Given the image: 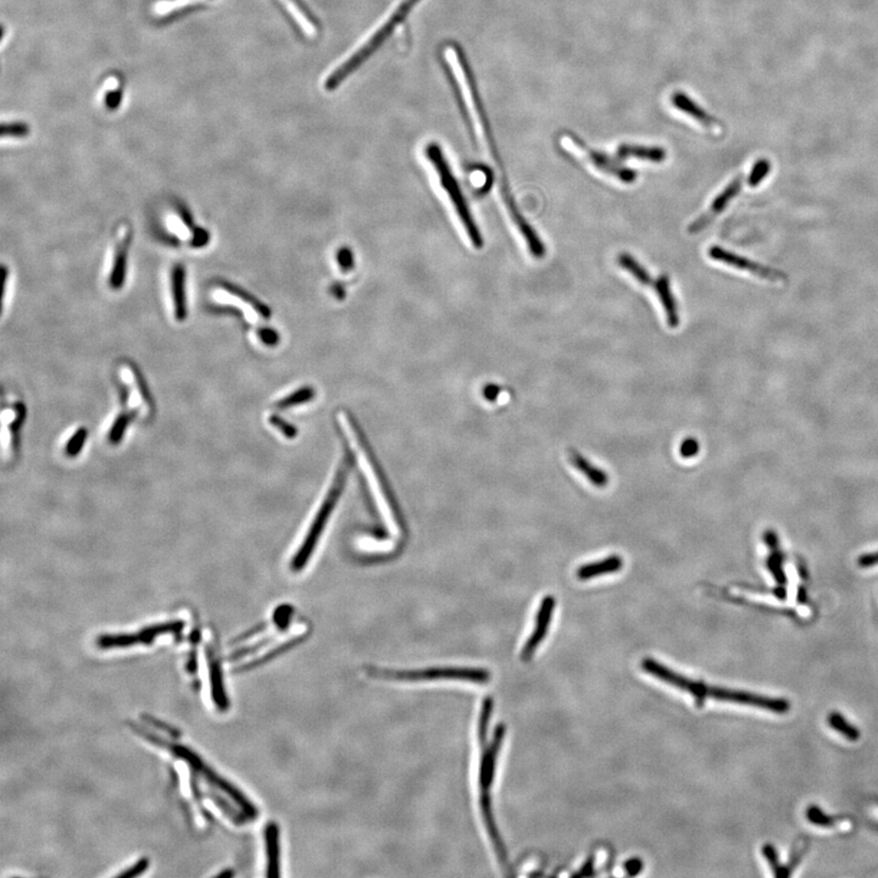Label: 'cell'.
<instances>
[{
	"label": "cell",
	"mask_w": 878,
	"mask_h": 878,
	"mask_svg": "<svg viewBox=\"0 0 878 878\" xmlns=\"http://www.w3.org/2000/svg\"><path fill=\"white\" fill-rule=\"evenodd\" d=\"M131 419H132V416L128 415V414H121L116 419V421L111 427V431L109 433L110 442L113 443V444H117V443L121 442V438L124 436L126 427L128 426Z\"/></svg>",
	"instance_id": "cell-32"
},
{
	"label": "cell",
	"mask_w": 878,
	"mask_h": 878,
	"mask_svg": "<svg viewBox=\"0 0 878 878\" xmlns=\"http://www.w3.org/2000/svg\"><path fill=\"white\" fill-rule=\"evenodd\" d=\"M707 698H712L718 702L734 703L739 705L764 709L774 714H787L792 707L790 702L783 698L759 696L750 691H734L720 687L707 686Z\"/></svg>",
	"instance_id": "cell-8"
},
{
	"label": "cell",
	"mask_w": 878,
	"mask_h": 878,
	"mask_svg": "<svg viewBox=\"0 0 878 878\" xmlns=\"http://www.w3.org/2000/svg\"><path fill=\"white\" fill-rule=\"evenodd\" d=\"M555 604V598L553 597V595H546V597L543 598L540 610L535 615V629L532 631L530 638L527 640L525 647L522 648V651H521V659L522 660H530L531 658L535 654V650L538 649L542 640L546 638V633H548L549 627H551V618H553Z\"/></svg>",
	"instance_id": "cell-12"
},
{
	"label": "cell",
	"mask_w": 878,
	"mask_h": 878,
	"mask_svg": "<svg viewBox=\"0 0 878 878\" xmlns=\"http://www.w3.org/2000/svg\"><path fill=\"white\" fill-rule=\"evenodd\" d=\"M742 189V177L738 176L736 180H733L732 182L728 183L727 187L723 189V192L720 193L712 203V207L707 210V213L702 215L700 218H696L694 222H691L688 227V232L691 234L698 233L703 229H707L709 225L716 218L717 215L723 213L725 209L727 208L728 203L732 202L734 198L737 197L738 193Z\"/></svg>",
	"instance_id": "cell-15"
},
{
	"label": "cell",
	"mask_w": 878,
	"mask_h": 878,
	"mask_svg": "<svg viewBox=\"0 0 878 878\" xmlns=\"http://www.w3.org/2000/svg\"><path fill=\"white\" fill-rule=\"evenodd\" d=\"M479 806H481V812L484 817V825L488 831L490 841L493 844L494 850L497 852L499 857V861L502 863L503 868L508 866V855H506V849L504 847V843L502 841V837L499 834L498 827L494 820L493 811H492V803H490V795L489 792H481L479 796Z\"/></svg>",
	"instance_id": "cell-17"
},
{
	"label": "cell",
	"mask_w": 878,
	"mask_h": 878,
	"mask_svg": "<svg viewBox=\"0 0 878 878\" xmlns=\"http://www.w3.org/2000/svg\"><path fill=\"white\" fill-rule=\"evenodd\" d=\"M709 256L712 260L723 263L725 265L731 266L737 270L747 271L752 275L756 276L759 278L766 280L771 282H785L787 281V275L785 272L780 270H776L772 267L760 265L755 261L749 260L747 258L739 256V255L731 253L728 250L723 249L721 247H712L709 249Z\"/></svg>",
	"instance_id": "cell-11"
},
{
	"label": "cell",
	"mask_w": 878,
	"mask_h": 878,
	"mask_svg": "<svg viewBox=\"0 0 878 878\" xmlns=\"http://www.w3.org/2000/svg\"><path fill=\"white\" fill-rule=\"evenodd\" d=\"M771 171V162L767 159H760L754 164L748 177L749 187L756 188L764 181Z\"/></svg>",
	"instance_id": "cell-29"
},
{
	"label": "cell",
	"mask_w": 878,
	"mask_h": 878,
	"mask_svg": "<svg viewBox=\"0 0 878 878\" xmlns=\"http://www.w3.org/2000/svg\"><path fill=\"white\" fill-rule=\"evenodd\" d=\"M314 395H315V390L310 388V387H304V388H300V390H296L292 394L287 395L286 398H283V399L278 401L276 406H278L281 409H287V408H292V406L299 405V404L310 401L312 398H314Z\"/></svg>",
	"instance_id": "cell-27"
},
{
	"label": "cell",
	"mask_w": 878,
	"mask_h": 878,
	"mask_svg": "<svg viewBox=\"0 0 878 878\" xmlns=\"http://www.w3.org/2000/svg\"><path fill=\"white\" fill-rule=\"evenodd\" d=\"M162 224L165 237L177 245L198 249L208 245L210 239L208 231L195 226L191 213L180 205L172 207L164 213Z\"/></svg>",
	"instance_id": "cell-6"
},
{
	"label": "cell",
	"mask_w": 878,
	"mask_h": 878,
	"mask_svg": "<svg viewBox=\"0 0 878 878\" xmlns=\"http://www.w3.org/2000/svg\"><path fill=\"white\" fill-rule=\"evenodd\" d=\"M258 336L260 338L263 343L266 344V345H270V347L277 345L278 342H280L278 333L276 332L275 330H271V328H260L258 331Z\"/></svg>",
	"instance_id": "cell-36"
},
{
	"label": "cell",
	"mask_w": 878,
	"mask_h": 878,
	"mask_svg": "<svg viewBox=\"0 0 878 878\" xmlns=\"http://www.w3.org/2000/svg\"><path fill=\"white\" fill-rule=\"evenodd\" d=\"M640 667L647 674H649L650 676H653L655 678L665 682L667 685L675 687L680 691L688 693L689 696H691V698H694L696 705H699V707H703L704 702L707 699V685H704L702 682L689 680L685 676L680 675L675 671L671 670L669 667L661 665L659 661L647 658V659H643L642 662H640Z\"/></svg>",
	"instance_id": "cell-9"
},
{
	"label": "cell",
	"mask_w": 878,
	"mask_h": 878,
	"mask_svg": "<svg viewBox=\"0 0 878 878\" xmlns=\"http://www.w3.org/2000/svg\"><path fill=\"white\" fill-rule=\"evenodd\" d=\"M656 294L660 299L661 305L665 310L666 321L671 328H676L680 325V316L677 310L675 296L670 288V280L667 276H660L653 285Z\"/></svg>",
	"instance_id": "cell-21"
},
{
	"label": "cell",
	"mask_w": 878,
	"mask_h": 878,
	"mask_svg": "<svg viewBox=\"0 0 878 878\" xmlns=\"http://www.w3.org/2000/svg\"><path fill=\"white\" fill-rule=\"evenodd\" d=\"M170 296H171L172 312L178 323H182L188 316L187 294H186V270L182 264H175L170 276Z\"/></svg>",
	"instance_id": "cell-16"
},
{
	"label": "cell",
	"mask_w": 878,
	"mask_h": 878,
	"mask_svg": "<svg viewBox=\"0 0 878 878\" xmlns=\"http://www.w3.org/2000/svg\"><path fill=\"white\" fill-rule=\"evenodd\" d=\"M332 292L333 293H334V296H337L338 299H342V298H343L344 296L343 287L339 286V285H336V286H333Z\"/></svg>",
	"instance_id": "cell-41"
},
{
	"label": "cell",
	"mask_w": 878,
	"mask_h": 878,
	"mask_svg": "<svg viewBox=\"0 0 878 878\" xmlns=\"http://www.w3.org/2000/svg\"><path fill=\"white\" fill-rule=\"evenodd\" d=\"M132 243V229L128 224H121L115 233L114 249L111 256L108 285L113 291L121 289L126 281L128 250Z\"/></svg>",
	"instance_id": "cell-10"
},
{
	"label": "cell",
	"mask_w": 878,
	"mask_h": 878,
	"mask_svg": "<svg viewBox=\"0 0 878 878\" xmlns=\"http://www.w3.org/2000/svg\"><path fill=\"white\" fill-rule=\"evenodd\" d=\"M338 422L341 423V426L343 427L347 439L353 446L354 452L360 461V465H363L364 468L365 476L369 482L374 499L379 505L381 514L383 516V520L387 525L390 526V531L395 535H403L405 526H404L401 511L395 502L394 495L392 493L390 484L383 476V473L374 457V452L370 449L369 443L366 441L364 433L360 431L353 416L349 415L347 411L339 412Z\"/></svg>",
	"instance_id": "cell-1"
},
{
	"label": "cell",
	"mask_w": 878,
	"mask_h": 878,
	"mask_svg": "<svg viewBox=\"0 0 878 878\" xmlns=\"http://www.w3.org/2000/svg\"><path fill=\"white\" fill-rule=\"evenodd\" d=\"M672 104L675 105L677 109L685 113V114L691 116V119L698 121L700 125H704L707 128H715L718 122L712 117V115L707 114L705 110L702 109L696 102H693L687 94L677 92L671 97Z\"/></svg>",
	"instance_id": "cell-22"
},
{
	"label": "cell",
	"mask_w": 878,
	"mask_h": 878,
	"mask_svg": "<svg viewBox=\"0 0 878 878\" xmlns=\"http://www.w3.org/2000/svg\"><path fill=\"white\" fill-rule=\"evenodd\" d=\"M267 877H280V827L270 822L265 828Z\"/></svg>",
	"instance_id": "cell-20"
},
{
	"label": "cell",
	"mask_w": 878,
	"mask_h": 878,
	"mask_svg": "<svg viewBox=\"0 0 878 878\" xmlns=\"http://www.w3.org/2000/svg\"><path fill=\"white\" fill-rule=\"evenodd\" d=\"M269 421H270L272 426H275L276 428H277L278 431L281 432L282 435L287 437V438H293V437L296 436V428L292 426V425H289V423H287L286 421L281 420L280 417H277V416L275 415L271 416Z\"/></svg>",
	"instance_id": "cell-34"
},
{
	"label": "cell",
	"mask_w": 878,
	"mask_h": 878,
	"mask_svg": "<svg viewBox=\"0 0 878 878\" xmlns=\"http://www.w3.org/2000/svg\"><path fill=\"white\" fill-rule=\"evenodd\" d=\"M421 0H404L399 4L392 12V15L388 16V19L372 33V36L368 38L366 42L363 43L352 55L347 57V60H344L333 73L328 75L325 81V89L328 92L336 90L352 75L356 73L387 42V39L394 33L395 30L405 21L406 17L410 15L412 9Z\"/></svg>",
	"instance_id": "cell-2"
},
{
	"label": "cell",
	"mask_w": 878,
	"mask_h": 878,
	"mask_svg": "<svg viewBox=\"0 0 878 878\" xmlns=\"http://www.w3.org/2000/svg\"><path fill=\"white\" fill-rule=\"evenodd\" d=\"M366 672L374 678L393 680V681L455 680V681L486 683L490 680L489 671L481 667H428L421 670H390V669H380V667H368Z\"/></svg>",
	"instance_id": "cell-5"
},
{
	"label": "cell",
	"mask_w": 878,
	"mask_h": 878,
	"mask_svg": "<svg viewBox=\"0 0 878 878\" xmlns=\"http://www.w3.org/2000/svg\"><path fill=\"white\" fill-rule=\"evenodd\" d=\"M337 260L342 270L349 271L354 267L353 253L348 248H343L338 251Z\"/></svg>",
	"instance_id": "cell-35"
},
{
	"label": "cell",
	"mask_w": 878,
	"mask_h": 878,
	"mask_svg": "<svg viewBox=\"0 0 878 878\" xmlns=\"http://www.w3.org/2000/svg\"><path fill=\"white\" fill-rule=\"evenodd\" d=\"M146 868H148V860H142L140 863H135L132 868H127L125 872L119 873V877H135L146 871Z\"/></svg>",
	"instance_id": "cell-37"
},
{
	"label": "cell",
	"mask_w": 878,
	"mask_h": 878,
	"mask_svg": "<svg viewBox=\"0 0 878 878\" xmlns=\"http://www.w3.org/2000/svg\"><path fill=\"white\" fill-rule=\"evenodd\" d=\"M569 461L571 463L572 466L576 468L577 471L582 473L588 481L595 486L598 488H604L609 484V475L603 471L602 468H598L595 465H593L588 459L583 457L582 454L577 452L576 449H570L569 450Z\"/></svg>",
	"instance_id": "cell-19"
},
{
	"label": "cell",
	"mask_w": 878,
	"mask_h": 878,
	"mask_svg": "<svg viewBox=\"0 0 878 878\" xmlns=\"http://www.w3.org/2000/svg\"><path fill=\"white\" fill-rule=\"evenodd\" d=\"M484 397H486V399L494 401L497 399V398H498V395L500 394V388H499L498 385H487V387L484 388Z\"/></svg>",
	"instance_id": "cell-40"
},
{
	"label": "cell",
	"mask_w": 878,
	"mask_h": 878,
	"mask_svg": "<svg viewBox=\"0 0 878 878\" xmlns=\"http://www.w3.org/2000/svg\"><path fill=\"white\" fill-rule=\"evenodd\" d=\"M350 465H352V459L348 454L345 452V455L342 457L341 463L338 465L337 471L333 476V481L331 486L328 487V490L323 497V503L318 506L316 513L314 515L312 524L309 525L304 540L299 548L296 549L294 555L292 557L291 570L294 572L302 571L303 569H305L307 562L312 557V554L316 548L317 543L320 541V537L323 535L325 527L327 525L330 516L333 513V510L337 505L338 500L341 494L343 493L344 487L347 484V478H348L349 471H350Z\"/></svg>",
	"instance_id": "cell-3"
},
{
	"label": "cell",
	"mask_w": 878,
	"mask_h": 878,
	"mask_svg": "<svg viewBox=\"0 0 878 878\" xmlns=\"http://www.w3.org/2000/svg\"><path fill=\"white\" fill-rule=\"evenodd\" d=\"M643 868V863L638 857H633L624 863V871L629 876H636L642 871Z\"/></svg>",
	"instance_id": "cell-38"
},
{
	"label": "cell",
	"mask_w": 878,
	"mask_h": 878,
	"mask_svg": "<svg viewBox=\"0 0 878 878\" xmlns=\"http://www.w3.org/2000/svg\"><path fill=\"white\" fill-rule=\"evenodd\" d=\"M87 436H88V432H87V430H86L84 427L79 428V430H78V431L76 432L73 437H71V439L68 441V444H66V447H65V452H66V455L71 457L78 455V454L81 452V450H82V448H84L86 439H87Z\"/></svg>",
	"instance_id": "cell-30"
},
{
	"label": "cell",
	"mask_w": 878,
	"mask_h": 878,
	"mask_svg": "<svg viewBox=\"0 0 878 878\" xmlns=\"http://www.w3.org/2000/svg\"><path fill=\"white\" fill-rule=\"evenodd\" d=\"M699 449H700L699 442L696 441V438L687 437L680 444V455L682 457H685V459H691V457H696V454L699 452Z\"/></svg>",
	"instance_id": "cell-33"
},
{
	"label": "cell",
	"mask_w": 878,
	"mask_h": 878,
	"mask_svg": "<svg viewBox=\"0 0 878 878\" xmlns=\"http://www.w3.org/2000/svg\"><path fill=\"white\" fill-rule=\"evenodd\" d=\"M761 852H763L765 860L767 861L770 868L772 870L774 877H782V868H783V866H782V863L779 860V852H777V849H776L774 844H770V843L765 844Z\"/></svg>",
	"instance_id": "cell-31"
},
{
	"label": "cell",
	"mask_w": 878,
	"mask_h": 878,
	"mask_svg": "<svg viewBox=\"0 0 878 878\" xmlns=\"http://www.w3.org/2000/svg\"><path fill=\"white\" fill-rule=\"evenodd\" d=\"M618 265L622 269L629 271L631 275L633 276L637 281L640 282L642 286H653L654 282L651 281L648 271L645 270L643 266L640 265L638 261L634 259L633 256L622 253L618 256Z\"/></svg>",
	"instance_id": "cell-26"
},
{
	"label": "cell",
	"mask_w": 878,
	"mask_h": 878,
	"mask_svg": "<svg viewBox=\"0 0 878 878\" xmlns=\"http://www.w3.org/2000/svg\"><path fill=\"white\" fill-rule=\"evenodd\" d=\"M827 725L850 742H857L861 737L860 729H857L854 725L849 723L841 712H830L827 715Z\"/></svg>",
	"instance_id": "cell-25"
},
{
	"label": "cell",
	"mask_w": 878,
	"mask_h": 878,
	"mask_svg": "<svg viewBox=\"0 0 878 878\" xmlns=\"http://www.w3.org/2000/svg\"><path fill=\"white\" fill-rule=\"evenodd\" d=\"M618 156L621 159H640L645 162H662L666 159L665 149L660 146H618Z\"/></svg>",
	"instance_id": "cell-24"
},
{
	"label": "cell",
	"mask_w": 878,
	"mask_h": 878,
	"mask_svg": "<svg viewBox=\"0 0 878 878\" xmlns=\"http://www.w3.org/2000/svg\"><path fill=\"white\" fill-rule=\"evenodd\" d=\"M425 153H426L427 159L432 162V165L438 173V178L442 183V187L447 192L448 197L450 198L457 216L461 220L471 243L476 249H481L484 247V237L473 220V213L470 211L468 202L464 197L463 191L460 188V184L457 183V178L454 176L441 146L436 143H430L427 144Z\"/></svg>",
	"instance_id": "cell-4"
},
{
	"label": "cell",
	"mask_w": 878,
	"mask_h": 878,
	"mask_svg": "<svg viewBox=\"0 0 878 878\" xmlns=\"http://www.w3.org/2000/svg\"><path fill=\"white\" fill-rule=\"evenodd\" d=\"M571 141L573 144L582 151L584 155L587 156L589 162H592L594 167H597L598 170L609 173L611 176L616 177L620 181L624 183H632L637 178V172L627 169V167L621 166L618 162H615L610 156L605 155L600 151H593L587 144H584L580 138H577L575 135H572Z\"/></svg>",
	"instance_id": "cell-13"
},
{
	"label": "cell",
	"mask_w": 878,
	"mask_h": 878,
	"mask_svg": "<svg viewBox=\"0 0 878 878\" xmlns=\"http://www.w3.org/2000/svg\"><path fill=\"white\" fill-rule=\"evenodd\" d=\"M859 564H860V566L861 567L877 566L878 551H875V553H870V554H866V555L861 556V557H860V560H859Z\"/></svg>",
	"instance_id": "cell-39"
},
{
	"label": "cell",
	"mask_w": 878,
	"mask_h": 878,
	"mask_svg": "<svg viewBox=\"0 0 878 878\" xmlns=\"http://www.w3.org/2000/svg\"><path fill=\"white\" fill-rule=\"evenodd\" d=\"M210 299L215 307L224 309V310L225 309L234 310V312H237L242 316H245L243 307H245L253 309L259 314V316L265 320L271 317L270 307L266 304L260 302L256 296L250 294L245 289L229 285L227 282H221L215 285L210 292Z\"/></svg>",
	"instance_id": "cell-7"
},
{
	"label": "cell",
	"mask_w": 878,
	"mask_h": 878,
	"mask_svg": "<svg viewBox=\"0 0 878 878\" xmlns=\"http://www.w3.org/2000/svg\"><path fill=\"white\" fill-rule=\"evenodd\" d=\"M492 712H493V699L492 698H486L484 704H482L481 715H479V723H478V737H479V741L482 743H484L486 739H487Z\"/></svg>",
	"instance_id": "cell-28"
},
{
	"label": "cell",
	"mask_w": 878,
	"mask_h": 878,
	"mask_svg": "<svg viewBox=\"0 0 878 878\" xmlns=\"http://www.w3.org/2000/svg\"><path fill=\"white\" fill-rule=\"evenodd\" d=\"M622 567H624V559L621 556L610 555L602 560L584 564L582 566L578 567L576 572L577 578L581 581H588L603 575L615 573L622 570Z\"/></svg>",
	"instance_id": "cell-18"
},
{
	"label": "cell",
	"mask_w": 878,
	"mask_h": 878,
	"mask_svg": "<svg viewBox=\"0 0 878 878\" xmlns=\"http://www.w3.org/2000/svg\"><path fill=\"white\" fill-rule=\"evenodd\" d=\"M805 816L808 821L821 828H839L849 831L852 827L850 819L843 816L828 815L821 808L816 805L808 806Z\"/></svg>",
	"instance_id": "cell-23"
},
{
	"label": "cell",
	"mask_w": 878,
	"mask_h": 878,
	"mask_svg": "<svg viewBox=\"0 0 878 878\" xmlns=\"http://www.w3.org/2000/svg\"><path fill=\"white\" fill-rule=\"evenodd\" d=\"M505 737V726L503 723L498 725L494 731L493 738L489 742L488 747L484 750L479 765V787L481 792H489L493 785L497 760L499 752L503 745Z\"/></svg>",
	"instance_id": "cell-14"
}]
</instances>
